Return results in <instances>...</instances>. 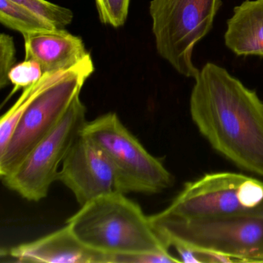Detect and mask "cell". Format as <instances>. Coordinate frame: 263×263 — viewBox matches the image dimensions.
Returning a JSON list of instances; mask_svg holds the SVG:
<instances>
[{
  "mask_svg": "<svg viewBox=\"0 0 263 263\" xmlns=\"http://www.w3.org/2000/svg\"><path fill=\"white\" fill-rule=\"evenodd\" d=\"M100 21L115 28L127 21L130 0H95Z\"/></svg>",
  "mask_w": 263,
  "mask_h": 263,
  "instance_id": "2e32d148",
  "label": "cell"
},
{
  "mask_svg": "<svg viewBox=\"0 0 263 263\" xmlns=\"http://www.w3.org/2000/svg\"><path fill=\"white\" fill-rule=\"evenodd\" d=\"M25 59L41 64L44 73L67 70L90 53L82 39L65 30H44L24 35Z\"/></svg>",
  "mask_w": 263,
  "mask_h": 263,
  "instance_id": "8fae6325",
  "label": "cell"
},
{
  "mask_svg": "<svg viewBox=\"0 0 263 263\" xmlns=\"http://www.w3.org/2000/svg\"><path fill=\"white\" fill-rule=\"evenodd\" d=\"M44 73L41 64L34 60H27L15 64L8 73L10 84L13 85L6 101H8L18 90H24L34 85L44 76Z\"/></svg>",
  "mask_w": 263,
  "mask_h": 263,
  "instance_id": "9a60e30c",
  "label": "cell"
},
{
  "mask_svg": "<svg viewBox=\"0 0 263 263\" xmlns=\"http://www.w3.org/2000/svg\"><path fill=\"white\" fill-rule=\"evenodd\" d=\"M190 98L194 124L214 150L263 176V102L226 69L207 63Z\"/></svg>",
  "mask_w": 263,
  "mask_h": 263,
  "instance_id": "6da1fadb",
  "label": "cell"
},
{
  "mask_svg": "<svg viewBox=\"0 0 263 263\" xmlns=\"http://www.w3.org/2000/svg\"><path fill=\"white\" fill-rule=\"evenodd\" d=\"M6 254L18 262L114 263V255L87 247L67 224L34 241L13 246Z\"/></svg>",
  "mask_w": 263,
  "mask_h": 263,
  "instance_id": "30bf717a",
  "label": "cell"
},
{
  "mask_svg": "<svg viewBox=\"0 0 263 263\" xmlns=\"http://www.w3.org/2000/svg\"><path fill=\"white\" fill-rule=\"evenodd\" d=\"M121 192L98 197L66 221L87 247L107 254L159 252L170 248L154 230L141 206Z\"/></svg>",
  "mask_w": 263,
  "mask_h": 263,
  "instance_id": "3957f363",
  "label": "cell"
},
{
  "mask_svg": "<svg viewBox=\"0 0 263 263\" xmlns=\"http://www.w3.org/2000/svg\"><path fill=\"white\" fill-rule=\"evenodd\" d=\"M221 0H152L149 7L158 54L176 71L195 79L192 61L196 44L213 27Z\"/></svg>",
  "mask_w": 263,
  "mask_h": 263,
  "instance_id": "5b68a950",
  "label": "cell"
},
{
  "mask_svg": "<svg viewBox=\"0 0 263 263\" xmlns=\"http://www.w3.org/2000/svg\"><path fill=\"white\" fill-rule=\"evenodd\" d=\"M0 22L23 36L40 30H55L47 21L11 0H0Z\"/></svg>",
  "mask_w": 263,
  "mask_h": 263,
  "instance_id": "4fadbf2b",
  "label": "cell"
},
{
  "mask_svg": "<svg viewBox=\"0 0 263 263\" xmlns=\"http://www.w3.org/2000/svg\"><path fill=\"white\" fill-rule=\"evenodd\" d=\"M105 152L111 162L121 193L158 194L172 187L174 178L158 158L151 155L110 112L87 121L82 130Z\"/></svg>",
  "mask_w": 263,
  "mask_h": 263,
  "instance_id": "8992f818",
  "label": "cell"
},
{
  "mask_svg": "<svg viewBox=\"0 0 263 263\" xmlns=\"http://www.w3.org/2000/svg\"><path fill=\"white\" fill-rule=\"evenodd\" d=\"M16 48L13 38L7 33L0 36V87L10 84L8 73L16 64Z\"/></svg>",
  "mask_w": 263,
  "mask_h": 263,
  "instance_id": "e0dca14e",
  "label": "cell"
},
{
  "mask_svg": "<svg viewBox=\"0 0 263 263\" xmlns=\"http://www.w3.org/2000/svg\"><path fill=\"white\" fill-rule=\"evenodd\" d=\"M95 71L90 54L67 70L45 73L0 120V176L13 173L59 124Z\"/></svg>",
  "mask_w": 263,
  "mask_h": 263,
  "instance_id": "7a4b0ae2",
  "label": "cell"
},
{
  "mask_svg": "<svg viewBox=\"0 0 263 263\" xmlns=\"http://www.w3.org/2000/svg\"><path fill=\"white\" fill-rule=\"evenodd\" d=\"M160 238L229 257L233 262H263V215L184 218L161 212L150 215Z\"/></svg>",
  "mask_w": 263,
  "mask_h": 263,
  "instance_id": "277c9868",
  "label": "cell"
},
{
  "mask_svg": "<svg viewBox=\"0 0 263 263\" xmlns=\"http://www.w3.org/2000/svg\"><path fill=\"white\" fill-rule=\"evenodd\" d=\"M163 212L184 218L263 215V181L232 172L207 174L186 183Z\"/></svg>",
  "mask_w": 263,
  "mask_h": 263,
  "instance_id": "52a82bcc",
  "label": "cell"
},
{
  "mask_svg": "<svg viewBox=\"0 0 263 263\" xmlns=\"http://www.w3.org/2000/svg\"><path fill=\"white\" fill-rule=\"evenodd\" d=\"M175 249L178 252L181 261L185 263H203L202 252L201 251L196 250L192 248L184 246H175Z\"/></svg>",
  "mask_w": 263,
  "mask_h": 263,
  "instance_id": "d6986e66",
  "label": "cell"
},
{
  "mask_svg": "<svg viewBox=\"0 0 263 263\" xmlns=\"http://www.w3.org/2000/svg\"><path fill=\"white\" fill-rule=\"evenodd\" d=\"M181 262L169 253L140 252L114 255V263H175Z\"/></svg>",
  "mask_w": 263,
  "mask_h": 263,
  "instance_id": "ac0fdd59",
  "label": "cell"
},
{
  "mask_svg": "<svg viewBox=\"0 0 263 263\" xmlns=\"http://www.w3.org/2000/svg\"><path fill=\"white\" fill-rule=\"evenodd\" d=\"M224 44L238 56L263 58V0H246L234 8Z\"/></svg>",
  "mask_w": 263,
  "mask_h": 263,
  "instance_id": "7c38bea8",
  "label": "cell"
},
{
  "mask_svg": "<svg viewBox=\"0 0 263 263\" xmlns=\"http://www.w3.org/2000/svg\"><path fill=\"white\" fill-rule=\"evenodd\" d=\"M86 112L85 105L78 97L57 127L32 149L13 173L2 178L4 185L28 201L45 198L87 123Z\"/></svg>",
  "mask_w": 263,
  "mask_h": 263,
  "instance_id": "ba28073f",
  "label": "cell"
},
{
  "mask_svg": "<svg viewBox=\"0 0 263 263\" xmlns=\"http://www.w3.org/2000/svg\"><path fill=\"white\" fill-rule=\"evenodd\" d=\"M28 9L57 30H64L71 24L73 13L71 10L48 2L47 0H11Z\"/></svg>",
  "mask_w": 263,
  "mask_h": 263,
  "instance_id": "5bb4252c",
  "label": "cell"
},
{
  "mask_svg": "<svg viewBox=\"0 0 263 263\" xmlns=\"http://www.w3.org/2000/svg\"><path fill=\"white\" fill-rule=\"evenodd\" d=\"M80 205L114 192H121L116 172L103 149L82 132L73 143L58 174Z\"/></svg>",
  "mask_w": 263,
  "mask_h": 263,
  "instance_id": "9c48e42d",
  "label": "cell"
}]
</instances>
